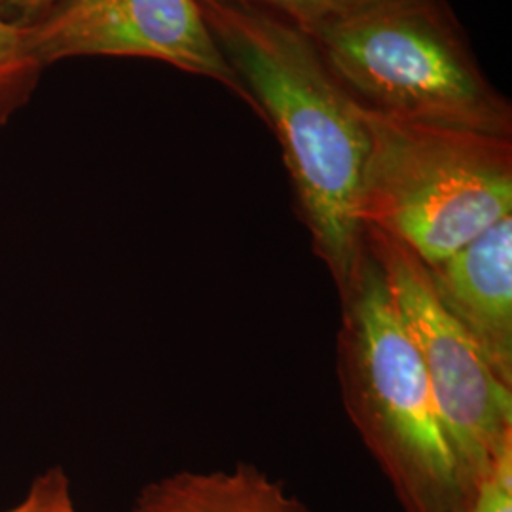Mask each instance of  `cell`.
I'll use <instances>...</instances> for the list:
<instances>
[{
	"instance_id": "obj_1",
	"label": "cell",
	"mask_w": 512,
	"mask_h": 512,
	"mask_svg": "<svg viewBox=\"0 0 512 512\" xmlns=\"http://www.w3.org/2000/svg\"><path fill=\"white\" fill-rule=\"evenodd\" d=\"M200 8L251 109L274 129L296 213L342 293L366 253L359 217L368 156L365 109L298 27L245 4L200 0Z\"/></svg>"
},
{
	"instance_id": "obj_2",
	"label": "cell",
	"mask_w": 512,
	"mask_h": 512,
	"mask_svg": "<svg viewBox=\"0 0 512 512\" xmlns=\"http://www.w3.org/2000/svg\"><path fill=\"white\" fill-rule=\"evenodd\" d=\"M338 298L342 403L401 509L467 511L476 494L463 482L420 355L368 249Z\"/></svg>"
},
{
	"instance_id": "obj_3",
	"label": "cell",
	"mask_w": 512,
	"mask_h": 512,
	"mask_svg": "<svg viewBox=\"0 0 512 512\" xmlns=\"http://www.w3.org/2000/svg\"><path fill=\"white\" fill-rule=\"evenodd\" d=\"M304 33L363 109L512 139L511 101L480 69L446 0H384Z\"/></svg>"
},
{
	"instance_id": "obj_4",
	"label": "cell",
	"mask_w": 512,
	"mask_h": 512,
	"mask_svg": "<svg viewBox=\"0 0 512 512\" xmlns=\"http://www.w3.org/2000/svg\"><path fill=\"white\" fill-rule=\"evenodd\" d=\"M365 114L363 226L437 264L511 217L512 139Z\"/></svg>"
},
{
	"instance_id": "obj_5",
	"label": "cell",
	"mask_w": 512,
	"mask_h": 512,
	"mask_svg": "<svg viewBox=\"0 0 512 512\" xmlns=\"http://www.w3.org/2000/svg\"><path fill=\"white\" fill-rule=\"evenodd\" d=\"M365 245L420 355L463 482L475 495L512 446V387L495 376L465 330L440 306L420 256L370 226H365Z\"/></svg>"
},
{
	"instance_id": "obj_6",
	"label": "cell",
	"mask_w": 512,
	"mask_h": 512,
	"mask_svg": "<svg viewBox=\"0 0 512 512\" xmlns=\"http://www.w3.org/2000/svg\"><path fill=\"white\" fill-rule=\"evenodd\" d=\"M44 65L74 57H139L205 76L251 107L220 54L200 0H6Z\"/></svg>"
},
{
	"instance_id": "obj_7",
	"label": "cell",
	"mask_w": 512,
	"mask_h": 512,
	"mask_svg": "<svg viewBox=\"0 0 512 512\" xmlns=\"http://www.w3.org/2000/svg\"><path fill=\"white\" fill-rule=\"evenodd\" d=\"M425 268L440 306L512 387V215Z\"/></svg>"
},
{
	"instance_id": "obj_8",
	"label": "cell",
	"mask_w": 512,
	"mask_h": 512,
	"mask_svg": "<svg viewBox=\"0 0 512 512\" xmlns=\"http://www.w3.org/2000/svg\"><path fill=\"white\" fill-rule=\"evenodd\" d=\"M129 512H310L251 463L230 471H181L145 486Z\"/></svg>"
},
{
	"instance_id": "obj_9",
	"label": "cell",
	"mask_w": 512,
	"mask_h": 512,
	"mask_svg": "<svg viewBox=\"0 0 512 512\" xmlns=\"http://www.w3.org/2000/svg\"><path fill=\"white\" fill-rule=\"evenodd\" d=\"M42 71L18 19L0 14V128L31 99Z\"/></svg>"
},
{
	"instance_id": "obj_10",
	"label": "cell",
	"mask_w": 512,
	"mask_h": 512,
	"mask_svg": "<svg viewBox=\"0 0 512 512\" xmlns=\"http://www.w3.org/2000/svg\"><path fill=\"white\" fill-rule=\"evenodd\" d=\"M217 2L253 6L291 23L300 31H310L315 27L355 16L384 0H217Z\"/></svg>"
},
{
	"instance_id": "obj_11",
	"label": "cell",
	"mask_w": 512,
	"mask_h": 512,
	"mask_svg": "<svg viewBox=\"0 0 512 512\" xmlns=\"http://www.w3.org/2000/svg\"><path fill=\"white\" fill-rule=\"evenodd\" d=\"M6 512H76L71 482L63 469L54 467L38 475L27 495Z\"/></svg>"
},
{
	"instance_id": "obj_12",
	"label": "cell",
	"mask_w": 512,
	"mask_h": 512,
	"mask_svg": "<svg viewBox=\"0 0 512 512\" xmlns=\"http://www.w3.org/2000/svg\"><path fill=\"white\" fill-rule=\"evenodd\" d=\"M465 512H512V446L495 461Z\"/></svg>"
},
{
	"instance_id": "obj_13",
	"label": "cell",
	"mask_w": 512,
	"mask_h": 512,
	"mask_svg": "<svg viewBox=\"0 0 512 512\" xmlns=\"http://www.w3.org/2000/svg\"><path fill=\"white\" fill-rule=\"evenodd\" d=\"M4 2H6V0H0V4H4Z\"/></svg>"
}]
</instances>
